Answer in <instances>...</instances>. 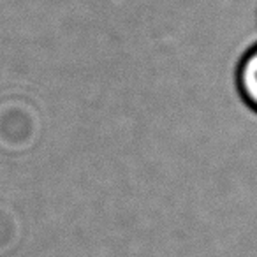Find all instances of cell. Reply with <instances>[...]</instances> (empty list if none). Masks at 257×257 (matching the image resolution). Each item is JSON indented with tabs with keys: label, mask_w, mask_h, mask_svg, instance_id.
<instances>
[{
	"label": "cell",
	"mask_w": 257,
	"mask_h": 257,
	"mask_svg": "<svg viewBox=\"0 0 257 257\" xmlns=\"http://www.w3.org/2000/svg\"><path fill=\"white\" fill-rule=\"evenodd\" d=\"M236 86L246 106L257 113V44L239 60L236 69Z\"/></svg>",
	"instance_id": "obj_1"
}]
</instances>
